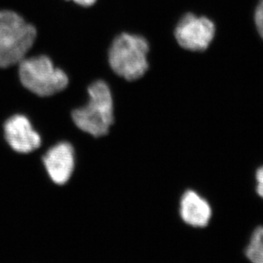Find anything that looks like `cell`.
<instances>
[{"label":"cell","instance_id":"52a82bcc","mask_svg":"<svg viewBox=\"0 0 263 263\" xmlns=\"http://www.w3.org/2000/svg\"><path fill=\"white\" fill-rule=\"evenodd\" d=\"M43 162L52 182L57 185H64L74 170L76 157L73 146L67 142L54 145L44 156Z\"/></svg>","mask_w":263,"mask_h":263},{"label":"cell","instance_id":"ba28073f","mask_svg":"<svg viewBox=\"0 0 263 263\" xmlns=\"http://www.w3.org/2000/svg\"><path fill=\"white\" fill-rule=\"evenodd\" d=\"M180 215L184 222L195 228L208 225L212 215L209 202L194 191H186L180 199Z\"/></svg>","mask_w":263,"mask_h":263},{"label":"cell","instance_id":"3957f363","mask_svg":"<svg viewBox=\"0 0 263 263\" xmlns=\"http://www.w3.org/2000/svg\"><path fill=\"white\" fill-rule=\"evenodd\" d=\"M149 46L142 36L123 33L112 42L109 63L112 70L127 81H136L149 68Z\"/></svg>","mask_w":263,"mask_h":263},{"label":"cell","instance_id":"277c9868","mask_svg":"<svg viewBox=\"0 0 263 263\" xmlns=\"http://www.w3.org/2000/svg\"><path fill=\"white\" fill-rule=\"evenodd\" d=\"M21 83L28 91L40 97L59 93L68 86V78L64 70L57 68L48 57L27 58L18 64Z\"/></svg>","mask_w":263,"mask_h":263},{"label":"cell","instance_id":"7a4b0ae2","mask_svg":"<svg viewBox=\"0 0 263 263\" xmlns=\"http://www.w3.org/2000/svg\"><path fill=\"white\" fill-rule=\"evenodd\" d=\"M88 94L86 105L72 113L73 123L79 129L91 136H104L114 122L111 91L104 81H98L90 86Z\"/></svg>","mask_w":263,"mask_h":263},{"label":"cell","instance_id":"8992f818","mask_svg":"<svg viewBox=\"0 0 263 263\" xmlns=\"http://www.w3.org/2000/svg\"><path fill=\"white\" fill-rule=\"evenodd\" d=\"M4 134L10 148L21 154L34 152L41 145V135L23 115H15L5 122Z\"/></svg>","mask_w":263,"mask_h":263},{"label":"cell","instance_id":"9c48e42d","mask_svg":"<svg viewBox=\"0 0 263 263\" xmlns=\"http://www.w3.org/2000/svg\"><path fill=\"white\" fill-rule=\"evenodd\" d=\"M246 255L251 263H263V227L254 231L246 248Z\"/></svg>","mask_w":263,"mask_h":263},{"label":"cell","instance_id":"7c38bea8","mask_svg":"<svg viewBox=\"0 0 263 263\" xmlns=\"http://www.w3.org/2000/svg\"><path fill=\"white\" fill-rule=\"evenodd\" d=\"M69 1H73L77 5L83 6V7H90L96 3L97 0H69Z\"/></svg>","mask_w":263,"mask_h":263},{"label":"cell","instance_id":"6da1fadb","mask_svg":"<svg viewBox=\"0 0 263 263\" xmlns=\"http://www.w3.org/2000/svg\"><path fill=\"white\" fill-rule=\"evenodd\" d=\"M37 31L14 10H0V68L19 64L35 42Z\"/></svg>","mask_w":263,"mask_h":263},{"label":"cell","instance_id":"30bf717a","mask_svg":"<svg viewBox=\"0 0 263 263\" xmlns=\"http://www.w3.org/2000/svg\"><path fill=\"white\" fill-rule=\"evenodd\" d=\"M255 21H256V28L260 35L263 39V0L259 2L255 13Z\"/></svg>","mask_w":263,"mask_h":263},{"label":"cell","instance_id":"5b68a950","mask_svg":"<svg viewBox=\"0 0 263 263\" xmlns=\"http://www.w3.org/2000/svg\"><path fill=\"white\" fill-rule=\"evenodd\" d=\"M215 33V24L209 18L186 14L178 23L175 36L183 48L189 51H201L209 47Z\"/></svg>","mask_w":263,"mask_h":263},{"label":"cell","instance_id":"8fae6325","mask_svg":"<svg viewBox=\"0 0 263 263\" xmlns=\"http://www.w3.org/2000/svg\"><path fill=\"white\" fill-rule=\"evenodd\" d=\"M256 181H257L256 191L259 196L263 198V167H260L256 172Z\"/></svg>","mask_w":263,"mask_h":263}]
</instances>
